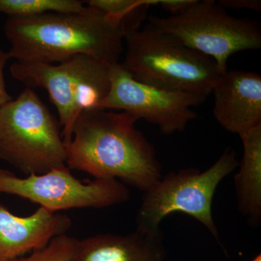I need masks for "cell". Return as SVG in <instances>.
Returning <instances> with one entry per match:
<instances>
[{
    "mask_svg": "<svg viewBox=\"0 0 261 261\" xmlns=\"http://www.w3.org/2000/svg\"><path fill=\"white\" fill-rule=\"evenodd\" d=\"M162 229L145 231L136 228L126 234L101 233L77 240L70 261H164Z\"/></svg>",
    "mask_w": 261,
    "mask_h": 261,
    "instance_id": "cell-12",
    "label": "cell"
},
{
    "mask_svg": "<svg viewBox=\"0 0 261 261\" xmlns=\"http://www.w3.org/2000/svg\"><path fill=\"white\" fill-rule=\"evenodd\" d=\"M214 115L223 128L241 135L261 124V76L226 70L215 84Z\"/></svg>",
    "mask_w": 261,
    "mask_h": 261,
    "instance_id": "cell-10",
    "label": "cell"
},
{
    "mask_svg": "<svg viewBox=\"0 0 261 261\" xmlns=\"http://www.w3.org/2000/svg\"><path fill=\"white\" fill-rule=\"evenodd\" d=\"M83 3L76 0H0V13L20 18L48 13H75L84 10Z\"/></svg>",
    "mask_w": 261,
    "mask_h": 261,
    "instance_id": "cell-15",
    "label": "cell"
},
{
    "mask_svg": "<svg viewBox=\"0 0 261 261\" xmlns=\"http://www.w3.org/2000/svg\"><path fill=\"white\" fill-rule=\"evenodd\" d=\"M243 145L234 188L240 213L252 226L261 224V124L239 135Z\"/></svg>",
    "mask_w": 261,
    "mask_h": 261,
    "instance_id": "cell-13",
    "label": "cell"
},
{
    "mask_svg": "<svg viewBox=\"0 0 261 261\" xmlns=\"http://www.w3.org/2000/svg\"><path fill=\"white\" fill-rule=\"evenodd\" d=\"M238 164L236 152L226 149L205 171L185 168L162 176L144 192L136 216L137 228L145 231H159L166 216L181 213L198 221L219 243V230L213 216V200L220 183L234 171Z\"/></svg>",
    "mask_w": 261,
    "mask_h": 261,
    "instance_id": "cell-6",
    "label": "cell"
},
{
    "mask_svg": "<svg viewBox=\"0 0 261 261\" xmlns=\"http://www.w3.org/2000/svg\"><path fill=\"white\" fill-rule=\"evenodd\" d=\"M0 193L27 199L53 213L76 208H105L129 200L128 187L113 178L82 182L68 167L18 177L0 168Z\"/></svg>",
    "mask_w": 261,
    "mask_h": 261,
    "instance_id": "cell-8",
    "label": "cell"
},
{
    "mask_svg": "<svg viewBox=\"0 0 261 261\" xmlns=\"http://www.w3.org/2000/svg\"><path fill=\"white\" fill-rule=\"evenodd\" d=\"M126 112L93 110L81 113L67 146V167L94 178H113L145 192L162 177L153 145Z\"/></svg>",
    "mask_w": 261,
    "mask_h": 261,
    "instance_id": "cell-1",
    "label": "cell"
},
{
    "mask_svg": "<svg viewBox=\"0 0 261 261\" xmlns=\"http://www.w3.org/2000/svg\"><path fill=\"white\" fill-rule=\"evenodd\" d=\"M4 30L10 44V59L48 64L78 55L116 64L126 34L121 25L88 5L75 13L8 17Z\"/></svg>",
    "mask_w": 261,
    "mask_h": 261,
    "instance_id": "cell-2",
    "label": "cell"
},
{
    "mask_svg": "<svg viewBox=\"0 0 261 261\" xmlns=\"http://www.w3.org/2000/svg\"><path fill=\"white\" fill-rule=\"evenodd\" d=\"M111 65L86 55L58 64L15 61L10 75L29 88L40 87L49 94L63 128L65 146L72 139L75 121L84 111L99 110L111 87Z\"/></svg>",
    "mask_w": 261,
    "mask_h": 261,
    "instance_id": "cell-5",
    "label": "cell"
},
{
    "mask_svg": "<svg viewBox=\"0 0 261 261\" xmlns=\"http://www.w3.org/2000/svg\"><path fill=\"white\" fill-rule=\"evenodd\" d=\"M77 240L66 234L61 235L51 240L44 248L11 261H70Z\"/></svg>",
    "mask_w": 261,
    "mask_h": 261,
    "instance_id": "cell-16",
    "label": "cell"
},
{
    "mask_svg": "<svg viewBox=\"0 0 261 261\" xmlns=\"http://www.w3.org/2000/svg\"><path fill=\"white\" fill-rule=\"evenodd\" d=\"M61 128L34 89L25 87L0 110V160L27 176L66 167Z\"/></svg>",
    "mask_w": 261,
    "mask_h": 261,
    "instance_id": "cell-4",
    "label": "cell"
},
{
    "mask_svg": "<svg viewBox=\"0 0 261 261\" xmlns=\"http://www.w3.org/2000/svg\"><path fill=\"white\" fill-rule=\"evenodd\" d=\"M148 24L214 60L222 73L227 70L232 55L261 47V29L257 22L234 18L219 2L213 0H195L181 14L168 18L150 15Z\"/></svg>",
    "mask_w": 261,
    "mask_h": 261,
    "instance_id": "cell-7",
    "label": "cell"
},
{
    "mask_svg": "<svg viewBox=\"0 0 261 261\" xmlns=\"http://www.w3.org/2000/svg\"><path fill=\"white\" fill-rule=\"evenodd\" d=\"M252 261H261V255H257V256L255 257Z\"/></svg>",
    "mask_w": 261,
    "mask_h": 261,
    "instance_id": "cell-20",
    "label": "cell"
},
{
    "mask_svg": "<svg viewBox=\"0 0 261 261\" xmlns=\"http://www.w3.org/2000/svg\"><path fill=\"white\" fill-rule=\"evenodd\" d=\"M219 3L226 8L249 9L257 12H260L261 10L260 0H222Z\"/></svg>",
    "mask_w": 261,
    "mask_h": 261,
    "instance_id": "cell-19",
    "label": "cell"
},
{
    "mask_svg": "<svg viewBox=\"0 0 261 261\" xmlns=\"http://www.w3.org/2000/svg\"><path fill=\"white\" fill-rule=\"evenodd\" d=\"M204 96L152 87L132 78L121 63L111 66V87L99 110H120L159 127L164 135L185 130Z\"/></svg>",
    "mask_w": 261,
    "mask_h": 261,
    "instance_id": "cell-9",
    "label": "cell"
},
{
    "mask_svg": "<svg viewBox=\"0 0 261 261\" xmlns=\"http://www.w3.org/2000/svg\"><path fill=\"white\" fill-rule=\"evenodd\" d=\"M121 63L132 78L166 90L207 97L223 74L214 60L147 25L125 35Z\"/></svg>",
    "mask_w": 261,
    "mask_h": 261,
    "instance_id": "cell-3",
    "label": "cell"
},
{
    "mask_svg": "<svg viewBox=\"0 0 261 261\" xmlns=\"http://www.w3.org/2000/svg\"><path fill=\"white\" fill-rule=\"evenodd\" d=\"M85 3L121 25L126 35L138 30L149 7L159 5V0H89Z\"/></svg>",
    "mask_w": 261,
    "mask_h": 261,
    "instance_id": "cell-14",
    "label": "cell"
},
{
    "mask_svg": "<svg viewBox=\"0 0 261 261\" xmlns=\"http://www.w3.org/2000/svg\"><path fill=\"white\" fill-rule=\"evenodd\" d=\"M72 226L67 215L39 207L30 216H15L0 203V261H11L41 250Z\"/></svg>",
    "mask_w": 261,
    "mask_h": 261,
    "instance_id": "cell-11",
    "label": "cell"
},
{
    "mask_svg": "<svg viewBox=\"0 0 261 261\" xmlns=\"http://www.w3.org/2000/svg\"><path fill=\"white\" fill-rule=\"evenodd\" d=\"M195 0H159V5L163 10L171 13V15H177L188 9Z\"/></svg>",
    "mask_w": 261,
    "mask_h": 261,
    "instance_id": "cell-18",
    "label": "cell"
},
{
    "mask_svg": "<svg viewBox=\"0 0 261 261\" xmlns=\"http://www.w3.org/2000/svg\"><path fill=\"white\" fill-rule=\"evenodd\" d=\"M10 59L8 53L0 49V110L13 99L6 89L4 76V69L7 62Z\"/></svg>",
    "mask_w": 261,
    "mask_h": 261,
    "instance_id": "cell-17",
    "label": "cell"
}]
</instances>
